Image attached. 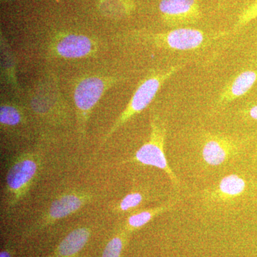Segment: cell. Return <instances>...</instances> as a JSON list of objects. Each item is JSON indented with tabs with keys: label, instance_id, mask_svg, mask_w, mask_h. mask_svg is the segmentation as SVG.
I'll return each instance as SVG.
<instances>
[{
	"label": "cell",
	"instance_id": "3957f363",
	"mask_svg": "<svg viewBox=\"0 0 257 257\" xmlns=\"http://www.w3.org/2000/svg\"><path fill=\"white\" fill-rule=\"evenodd\" d=\"M221 36L209 37L202 30L177 28L164 33L150 34L143 40L159 48L174 51H189L202 48Z\"/></svg>",
	"mask_w": 257,
	"mask_h": 257
},
{
	"label": "cell",
	"instance_id": "9a60e30c",
	"mask_svg": "<svg viewBox=\"0 0 257 257\" xmlns=\"http://www.w3.org/2000/svg\"><path fill=\"white\" fill-rule=\"evenodd\" d=\"M23 116L15 106L3 104L0 108V122L4 126H14L21 122Z\"/></svg>",
	"mask_w": 257,
	"mask_h": 257
},
{
	"label": "cell",
	"instance_id": "7c38bea8",
	"mask_svg": "<svg viewBox=\"0 0 257 257\" xmlns=\"http://www.w3.org/2000/svg\"><path fill=\"white\" fill-rule=\"evenodd\" d=\"M246 181L237 175H229L221 179L211 197L216 200H227L241 195L246 189Z\"/></svg>",
	"mask_w": 257,
	"mask_h": 257
},
{
	"label": "cell",
	"instance_id": "8fae6325",
	"mask_svg": "<svg viewBox=\"0 0 257 257\" xmlns=\"http://www.w3.org/2000/svg\"><path fill=\"white\" fill-rule=\"evenodd\" d=\"M90 229L87 227L77 228L70 233L60 243L57 250V257H72L85 246L89 236Z\"/></svg>",
	"mask_w": 257,
	"mask_h": 257
},
{
	"label": "cell",
	"instance_id": "4fadbf2b",
	"mask_svg": "<svg viewBox=\"0 0 257 257\" xmlns=\"http://www.w3.org/2000/svg\"><path fill=\"white\" fill-rule=\"evenodd\" d=\"M177 201L172 202L166 203L160 207L151 208V209H144L137 212L133 213L128 216L126 221V228L128 231L140 229L154 218L160 215L162 213L171 210L177 204Z\"/></svg>",
	"mask_w": 257,
	"mask_h": 257
},
{
	"label": "cell",
	"instance_id": "52a82bcc",
	"mask_svg": "<svg viewBox=\"0 0 257 257\" xmlns=\"http://www.w3.org/2000/svg\"><path fill=\"white\" fill-rule=\"evenodd\" d=\"M160 10L164 21L170 27L194 23L200 17L196 0H162Z\"/></svg>",
	"mask_w": 257,
	"mask_h": 257
},
{
	"label": "cell",
	"instance_id": "8992f818",
	"mask_svg": "<svg viewBox=\"0 0 257 257\" xmlns=\"http://www.w3.org/2000/svg\"><path fill=\"white\" fill-rule=\"evenodd\" d=\"M92 199L87 192H70L59 196L52 202L48 210L39 221L38 227L43 228L64 219L82 209Z\"/></svg>",
	"mask_w": 257,
	"mask_h": 257
},
{
	"label": "cell",
	"instance_id": "ac0fdd59",
	"mask_svg": "<svg viewBox=\"0 0 257 257\" xmlns=\"http://www.w3.org/2000/svg\"><path fill=\"white\" fill-rule=\"evenodd\" d=\"M247 114L250 118L253 120L257 121V104L256 105L251 106L247 111Z\"/></svg>",
	"mask_w": 257,
	"mask_h": 257
},
{
	"label": "cell",
	"instance_id": "7a4b0ae2",
	"mask_svg": "<svg viewBox=\"0 0 257 257\" xmlns=\"http://www.w3.org/2000/svg\"><path fill=\"white\" fill-rule=\"evenodd\" d=\"M150 125L151 133L148 141L139 149L133 157L122 163L135 162L160 169L167 174L174 187L179 188L180 182L166 157L165 145L167 130L165 123L159 116L154 115L150 119Z\"/></svg>",
	"mask_w": 257,
	"mask_h": 257
},
{
	"label": "cell",
	"instance_id": "e0dca14e",
	"mask_svg": "<svg viewBox=\"0 0 257 257\" xmlns=\"http://www.w3.org/2000/svg\"><path fill=\"white\" fill-rule=\"evenodd\" d=\"M256 18H257V0L250 5L247 9L243 11L235 26V30H239Z\"/></svg>",
	"mask_w": 257,
	"mask_h": 257
},
{
	"label": "cell",
	"instance_id": "9c48e42d",
	"mask_svg": "<svg viewBox=\"0 0 257 257\" xmlns=\"http://www.w3.org/2000/svg\"><path fill=\"white\" fill-rule=\"evenodd\" d=\"M94 42L88 37L81 35H68L61 38L55 46V52L66 59L82 58L94 51Z\"/></svg>",
	"mask_w": 257,
	"mask_h": 257
},
{
	"label": "cell",
	"instance_id": "30bf717a",
	"mask_svg": "<svg viewBox=\"0 0 257 257\" xmlns=\"http://www.w3.org/2000/svg\"><path fill=\"white\" fill-rule=\"evenodd\" d=\"M256 82L257 71H243L224 87L218 99V103L219 104H227L245 95Z\"/></svg>",
	"mask_w": 257,
	"mask_h": 257
},
{
	"label": "cell",
	"instance_id": "2e32d148",
	"mask_svg": "<svg viewBox=\"0 0 257 257\" xmlns=\"http://www.w3.org/2000/svg\"><path fill=\"white\" fill-rule=\"evenodd\" d=\"M124 246L122 238L119 236H114L106 244L102 257H119Z\"/></svg>",
	"mask_w": 257,
	"mask_h": 257
},
{
	"label": "cell",
	"instance_id": "ba28073f",
	"mask_svg": "<svg viewBox=\"0 0 257 257\" xmlns=\"http://www.w3.org/2000/svg\"><path fill=\"white\" fill-rule=\"evenodd\" d=\"M237 147L234 142L224 137L210 136L202 147V157L207 165L219 166L236 152Z\"/></svg>",
	"mask_w": 257,
	"mask_h": 257
},
{
	"label": "cell",
	"instance_id": "d6986e66",
	"mask_svg": "<svg viewBox=\"0 0 257 257\" xmlns=\"http://www.w3.org/2000/svg\"><path fill=\"white\" fill-rule=\"evenodd\" d=\"M0 257H11V255L8 251H3L0 253Z\"/></svg>",
	"mask_w": 257,
	"mask_h": 257
},
{
	"label": "cell",
	"instance_id": "5b68a950",
	"mask_svg": "<svg viewBox=\"0 0 257 257\" xmlns=\"http://www.w3.org/2000/svg\"><path fill=\"white\" fill-rule=\"evenodd\" d=\"M115 81L106 77H89L82 79L76 85L74 101L79 128L82 133H84V127L93 108Z\"/></svg>",
	"mask_w": 257,
	"mask_h": 257
},
{
	"label": "cell",
	"instance_id": "277c9868",
	"mask_svg": "<svg viewBox=\"0 0 257 257\" xmlns=\"http://www.w3.org/2000/svg\"><path fill=\"white\" fill-rule=\"evenodd\" d=\"M40 162L30 154L19 157L10 166L6 177V191L10 203L14 205L25 197L36 179Z\"/></svg>",
	"mask_w": 257,
	"mask_h": 257
},
{
	"label": "cell",
	"instance_id": "5bb4252c",
	"mask_svg": "<svg viewBox=\"0 0 257 257\" xmlns=\"http://www.w3.org/2000/svg\"><path fill=\"white\" fill-rule=\"evenodd\" d=\"M145 199L143 192L133 189L118 203L116 206V210L121 212L133 210L140 207Z\"/></svg>",
	"mask_w": 257,
	"mask_h": 257
},
{
	"label": "cell",
	"instance_id": "6da1fadb",
	"mask_svg": "<svg viewBox=\"0 0 257 257\" xmlns=\"http://www.w3.org/2000/svg\"><path fill=\"white\" fill-rule=\"evenodd\" d=\"M182 67V65L178 64L164 70L154 71L146 78L144 79L137 88L124 110L119 115L110 130L104 136L103 143H106L108 139L110 138L111 135L120 126H122L133 116L146 109L155 99L164 83L177 73Z\"/></svg>",
	"mask_w": 257,
	"mask_h": 257
}]
</instances>
